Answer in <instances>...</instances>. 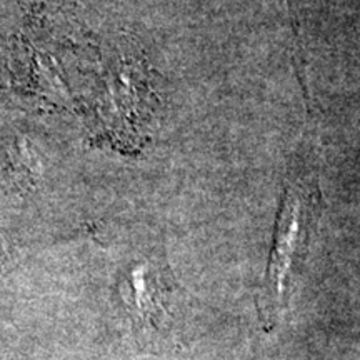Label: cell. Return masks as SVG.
Segmentation results:
<instances>
[{
	"label": "cell",
	"mask_w": 360,
	"mask_h": 360,
	"mask_svg": "<svg viewBox=\"0 0 360 360\" xmlns=\"http://www.w3.org/2000/svg\"><path fill=\"white\" fill-rule=\"evenodd\" d=\"M315 195L310 188L290 186L287 188L276 242L270 255L269 272L260 294V310L269 321V328L287 304L289 283L297 264L302 260L309 247L310 229L314 224Z\"/></svg>",
	"instance_id": "obj_1"
},
{
	"label": "cell",
	"mask_w": 360,
	"mask_h": 360,
	"mask_svg": "<svg viewBox=\"0 0 360 360\" xmlns=\"http://www.w3.org/2000/svg\"><path fill=\"white\" fill-rule=\"evenodd\" d=\"M0 265H2V250H0Z\"/></svg>",
	"instance_id": "obj_2"
}]
</instances>
